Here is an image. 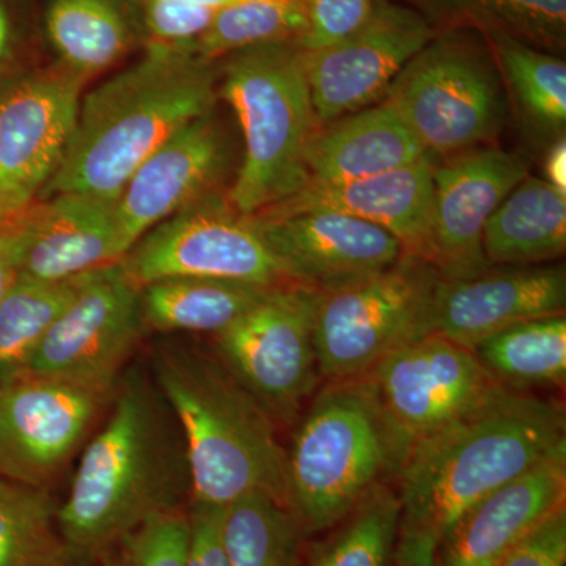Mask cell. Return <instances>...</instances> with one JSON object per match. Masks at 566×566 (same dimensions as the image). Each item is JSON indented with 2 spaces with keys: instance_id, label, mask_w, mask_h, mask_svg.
I'll list each match as a JSON object with an SVG mask.
<instances>
[{
  "instance_id": "29",
  "label": "cell",
  "mask_w": 566,
  "mask_h": 566,
  "mask_svg": "<svg viewBox=\"0 0 566 566\" xmlns=\"http://www.w3.org/2000/svg\"><path fill=\"white\" fill-rule=\"evenodd\" d=\"M474 353L495 381L512 389L560 385L566 378V316L516 324L486 338Z\"/></svg>"
},
{
  "instance_id": "19",
  "label": "cell",
  "mask_w": 566,
  "mask_h": 566,
  "mask_svg": "<svg viewBox=\"0 0 566 566\" xmlns=\"http://www.w3.org/2000/svg\"><path fill=\"white\" fill-rule=\"evenodd\" d=\"M226 145L210 114L164 142L132 175L117 200L123 252L156 226L208 196L226 166Z\"/></svg>"
},
{
  "instance_id": "5",
  "label": "cell",
  "mask_w": 566,
  "mask_h": 566,
  "mask_svg": "<svg viewBox=\"0 0 566 566\" xmlns=\"http://www.w3.org/2000/svg\"><path fill=\"white\" fill-rule=\"evenodd\" d=\"M222 61L221 93L244 137L243 164L227 200L252 218L308 185V153L323 125L297 41L256 44Z\"/></svg>"
},
{
  "instance_id": "45",
  "label": "cell",
  "mask_w": 566,
  "mask_h": 566,
  "mask_svg": "<svg viewBox=\"0 0 566 566\" xmlns=\"http://www.w3.org/2000/svg\"><path fill=\"white\" fill-rule=\"evenodd\" d=\"M14 214H7V212H3L0 210V227L3 226L7 221H10L11 218H13Z\"/></svg>"
},
{
  "instance_id": "42",
  "label": "cell",
  "mask_w": 566,
  "mask_h": 566,
  "mask_svg": "<svg viewBox=\"0 0 566 566\" xmlns=\"http://www.w3.org/2000/svg\"><path fill=\"white\" fill-rule=\"evenodd\" d=\"M14 20L7 0H0V66L9 57L14 40Z\"/></svg>"
},
{
  "instance_id": "41",
  "label": "cell",
  "mask_w": 566,
  "mask_h": 566,
  "mask_svg": "<svg viewBox=\"0 0 566 566\" xmlns=\"http://www.w3.org/2000/svg\"><path fill=\"white\" fill-rule=\"evenodd\" d=\"M545 180L566 192V140L565 137L553 142L546 153Z\"/></svg>"
},
{
  "instance_id": "10",
  "label": "cell",
  "mask_w": 566,
  "mask_h": 566,
  "mask_svg": "<svg viewBox=\"0 0 566 566\" xmlns=\"http://www.w3.org/2000/svg\"><path fill=\"white\" fill-rule=\"evenodd\" d=\"M120 264L139 289L167 277L223 279L271 289L293 283L252 219L214 196L156 226Z\"/></svg>"
},
{
  "instance_id": "20",
  "label": "cell",
  "mask_w": 566,
  "mask_h": 566,
  "mask_svg": "<svg viewBox=\"0 0 566 566\" xmlns=\"http://www.w3.org/2000/svg\"><path fill=\"white\" fill-rule=\"evenodd\" d=\"M566 442L483 499L439 547L433 566H497L566 509Z\"/></svg>"
},
{
  "instance_id": "2",
  "label": "cell",
  "mask_w": 566,
  "mask_h": 566,
  "mask_svg": "<svg viewBox=\"0 0 566 566\" xmlns=\"http://www.w3.org/2000/svg\"><path fill=\"white\" fill-rule=\"evenodd\" d=\"M191 474L172 408L145 371L117 385L109 417L82 452L59 526L76 564L117 553L145 524L188 509Z\"/></svg>"
},
{
  "instance_id": "3",
  "label": "cell",
  "mask_w": 566,
  "mask_h": 566,
  "mask_svg": "<svg viewBox=\"0 0 566 566\" xmlns=\"http://www.w3.org/2000/svg\"><path fill=\"white\" fill-rule=\"evenodd\" d=\"M214 63L196 46L147 41L144 55L88 93L48 197L84 192L118 199L153 151L216 102Z\"/></svg>"
},
{
  "instance_id": "39",
  "label": "cell",
  "mask_w": 566,
  "mask_h": 566,
  "mask_svg": "<svg viewBox=\"0 0 566 566\" xmlns=\"http://www.w3.org/2000/svg\"><path fill=\"white\" fill-rule=\"evenodd\" d=\"M566 509L549 517L497 566H565Z\"/></svg>"
},
{
  "instance_id": "8",
  "label": "cell",
  "mask_w": 566,
  "mask_h": 566,
  "mask_svg": "<svg viewBox=\"0 0 566 566\" xmlns=\"http://www.w3.org/2000/svg\"><path fill=\"white\" fill-rule=\"evenodd\" d=\"M441 279L430 263L403 253L379 273L319 292L314 326L319 376L359 378L394 349L430 334Z\"/></svg>"
},
{
  "instance_id": "37",
  "label": "cell",
  "mask_w": 566,
  "mask_h": 566,
  "mask_svg": "<svg viewBox=\"0 0 566 566\" xmlns=\"http://www.w3.org/2000/svg\"><path fill=\"white\" fill-rule=\"evenodd\" d=\"M216 11L185 0H144L145 35L153 43L196 46Z\"/></svg>"
},
{
  "instance_id": "27",
  "label": "cell",
  "mask_w": 566,
  "mask_h": 566,
  "mask_svg": "<svg viewBox=\"0 0 566 566\" xmlns=\"http://www.w3.org/2000/svg\"><path fill=\"white\" fill-rule=\"evenodd\" d=\"M273 289L223 279L167 277L142 286V314L145 327L159 333L218 335Z\"/></svg>"
},
{
  "instance_id": "30",
  "label": "cell",
  "mask_w": 566,
  "mask_h": 566,
  "mask_svg": "<svg viewBox=\"0 0 566 566\" xmlns=\"http://www.w3.org/2000/svg\"><path fill=\"white\" fill-rule=\"evenodd\" d=\"M222 532L230 566H301L307 534L274 495L252 493L226 506Z\"/></svg>"
},
{
  "instance_id": "38",
  "label": "cell",
  "mask_w": 566,
  "mask_h": 566,
  "mask_svg": "<svg viewBox=\"0 0 566 566\" xmlns=\"http://www.w3.org/2000/svg\"><path fill=\"white\" fill-rule=\"evenodd\" d=\"M221 506L189 504V535L182 566H230L223 545Z\"/></svg>"
},
{
  "instance_id": "32",
  "label": "cell",
  "mask_w": 566,
  "mask_h": 566,
  "mask_svg": "<svg viewBox=\"0 0 566 566\" xmlns=\"http://www.w3.org/2000/svg\"><path fill=\"white\" fill-rule=\"evenodd\" d=\"M82 275L61 282L18 279L0 304V381L28 370L41 342L76 296Z\"/></svg>"
},
{
  "instance_id": "7",
  "label": "cell",
  "mask_w": 566,
  "mask_h": 566,
  "mask_svg": "<svg viewBox=\"0 0 566 566\" xmlns=\"http://www.w3.org/2000/svg\"><path fill=\"white\" fill-rule=\"evenodd\" d=\"M382 102L433 164L491 147L506 117L501 73L475 32L438 33L395 77Z\"/></svg>"
},
{
  "instance_id": "23",
  "label": "cell",
  "mask_w": 566,
  "mask_h": 566,
  "mask_svg": "<svg viewBox=\"0 0 566 566\" xmlns=\"http://www.w3.org/2000/svg\"><path fill=\"white\" fill-rule=\"evenodd\" d=\"M424 158L400 115L379 102L323 126L308 153V185L364 180Z\"/></svg>"
},
{
  "instance_id": "17",
  "label": "cell",
  "mask_w": 566,
  "mask_h": 566,
  "mask_svg": "<svg viewBox=\"0 0 566 566\" xmlns=\"http://www.w3.org/2000/svg\"><path fill=\"white\" fill-rule=\"evenodd\" d=\"M251 219L290 281L318 292L379 273L405 253L392 233L344 212H262Z\"/></svg>"
},
{
  "instance_id": "22",
  "label": "cell",
  "mask_w": 566,
  "mask_h": 566,
  "mask_svg": "<svg viewBox=\"0 0 566 566\" xmlns=\"http://www.w3.org/2000/svg\"><path fill=\"white\" fill-rule=\"evenodd\" d=\"M433 175L434 164L424 158L411 166L364 180L305 186L292 199L263 212H344L381 227L401 241L405 253H416L430 222Z\"/></svg>"
},
{
  "instance_id": "11",
  "label": "cell",
  "mask_w": 566,
  "mask_h": 566,
  "mask_svg": "<svg viewBox=\"0 0 566 566\" xmlns=\"http://www.w3.org/2000/svg\"><path fill=\"white\" fill-rule=\"evenodd\" d=\"M364 376L389 431L397 472L416 442L471 411L501 385L472 349L439 335L401 345Z\"/></svg>"
},
{
  "instance_id": "4",
  "label": "cell",
  "mask_w": 566,
  "mask_h": 566,
  "mask_svg": "<svg viewBox=\"0 0 566 566\" xmlns=\"http://www.w3.org/2000/svg\"><path fill=\"white\" fill-rule=\"evenodd\" d=\"M151 368L185 438L189 504L226 509L244 495L268 493L289 506L277 422L218 354L161 345L153 349Z\"/></svg>"
},
{
  "instance_id": "9",
  "label": "cell",
  "mask_w": 566,
  "mask_h": 566,
  "mask_svg": "<svg viewBox=\"0 0 566 566\" xmlns=\"http://www.w3.org/2000/svg\"><path fill=\"white\" fill-rule=\"evenodd\" d=\"M312 286H275L216 335L219 359L277 423H292L318 385Z\"/></svg>"
},
{
  "instance_id": "16",
  "label": "cell",
  "mask_w": 566,
  "mask_h": 566,
  "mask_svg": "<svg viewBox=\"0 0 566 566\" xmlns=\"http://www.w3.org/2000/svg\"><path fill=\"white\" fill-rule=\"evenodd\" d=\"M527 175L520 155L494 145L434 166L430 222L411 255L430 263L444 279L485 273L491 268L483 253L488 219Z\"/></svg>"
},
{
  "instance_id": "26",
  "label": "cell",
  "mask_w": 566,
  "mask_h": 566,
  "mask_svg": "<svg viewBox=\"0 0 566 566\" xmlns=\"http://www.w3.org/2000/svg\"><path fill=\"white\" fill-rule=\"evenodd\" d=\"M436 32H475L523 41L551 54L566 50V0H397Z\"/></svg>"
},
{
  "instance_id": "25",
  "label": "cell",
  "mask_w": 566,
  "mask_h": 566,
  "mask_svg": "<svg viewBox=\"0 0 566 566\" xmlns=\"http://www.w3.org/2000/svg\"><path fill=\"white\" fill-rule=\"evenodd\" d=\"M566 249V192L545 178L527 177L495 208L483 230L490 266H528Z\"/></svg>"
},
{
  "instance_id": "33",
  "label": "cell",
  "mask_w": 566,
  "mask_h": 566,
  "mask_svg": "<svg viewBox=\"0 0 566 566\" xmlns=\"http://www.w3.org/2000/svg\"><path fill=\"white\" fill-rule=\"evenodd\" d=\"M397 493L379 483L312 553L308 566H394Z\"/></svg>"
},
{
  "instance_id": "36",
  "label": "cell",
  "mask_w": 566,
  "mask_h": 566,
  "mask_svg": "<svg viewBox=\"0 0 566 566\" xmlns=\"http://www.w3.org/2000/svg\"><path fill=\"white\" fill-rule=\"evenodd\" d=\"M375 0H304V51H318L356 32L370 17Z\"/></svg>"
},
{
  "instance_id": "21",
  "label": "cell",
  "mask_w": 566,
  "mask_h": 566,
  "mask_svg": "<svg viewBox=\"0 0 566 566\" xmlns=\"http://www.w3.org/2000/svg\"><path fill=\"white\" fill-rule=\"evenodd\" d=\"M117 200L65 192L29 208V240L20 277L61 282L120 263Z\"/></svg>"
},
{
  "instance_id": "1",
  "label": "cell",
  "mask_w": 566,
  "mask_h": 566,
  "mask_svg": "<svg viewBox=\"0 0 566 566\" xmlns=\"http://www.w3.org/2000/svg\"><path fill=\"white\" fill-rule=\"evenodd\" d=\"M565 411L499 385L485 400L409 449L398 469L394 566H433L476 504L566 442Z\"/></svg>"
},
{
  "instance_id": "31",
  "label": "cell",
  "mask_w": 566,
  "mask_h": 566,
  "mask_svg": "<svg viewBox=\"0 0 566 566\" xmlns=\"http://www.w3.org/2000/svg\"><path fill=\"white\" fill-rule=\"evenodd\" d=\"M50 488L0 479V566H76Z\"/></svg>"
},
{
  "instance_id": "28",
  "label": "cell",
  "mask_w": 566,
  "mask_h": 566,
  "mask_svg": "<svg viewBox=\"0 0 566 566\" xmlns=\"http://www.w3.org/2000/svg\"><path fill=\"white\" fill-rule=\"evenodd\" d=\"M517 117L527 132L549 144L566 126V63L560 55L510 36H483Z\"/></svg>"
},
{
  "instance_id": "43",
  "label": "cell",
  "mask_w": 566,
  "mask_h": 566,
  "mask_svg": "<svg viewBox=\"0 0 566 566\" xmlns=\"http://www.w3.org/2000/svg\"><path fill=\"white\" fill-rule=\"evenodd\" d=\"M76 566H132L129 558L123 553V549H118L117 553L109 554V556L99 558V560L88 562V564H80Z\"/></svg>"
},
{
  "instance_id": "40",
  "label": "cell",
  "mask_w": 566,
  "mask_h": 566,
  "mask_svg": "<svg viewBox=\"0 0 566 566\" xmlns=\"http://www.w3.org/2000/svg\"><path fill=\"white\" fill-rule=\"evenodd\" d=\"M28 240L29 208H25L0 227V304L20 279Z\"/></svg>"
},
{
  "instance_id": "35",
  "label": "cell",
  "mask_w": 566,
  "mask_h": 566,
  "mask_svg": "<svg viewBox=\"0 0 566 566\" xmlns=\"http://www.w3.org/2000/svg\"><path fill=\"white\" fill-rule=\"evenodd\" d=\"M188 535V509H185L145 524L122 549L132 566H182Z\"/></svg>"
},
{
  "instance_id": "44",
  "label": "cell",
  "mask_w": 566,
  "mask_h": 566,
  "mask_svg": "<svg viewBox=\"0 0 566 566\" xmlns=\"http://www.w3.org/2000/svg\"><path fill=\"white\" fill-rule=\"evenodd\" d=\"M185 2L193 3V6L207 7L211 10H221L223 7L232 6L238 0H185Z\"/></svg>"
},
{
  "instance_id": "13",
  "label": "cell",
  "mask_w": 566,
  "mask_h": 566,
  "mask_svg": "<svg viewBox=\"0 0 566 566\" xmlns=\"http://www.w3.org/2000/svg\"><path fill=\"white\" fill-rule=\"evenodd\" d=\"M144 329L139 286L120 263L99 268L82 275L25 371L117 386Z\"/></svg>"
},
{
  "instance_id": "18",
  "label": "cell",
  "mask_w": 566,
  "mask_h": 566,
  "mask_svg": "<svg viewBox=\"0 0 566 566\" xmlns=\"http://www.w3.org/2000/svg\"><path fill=\"white\" fill-rule=\"evenodd\" d=\"M564 268L517 266L438 283L430 334L474 352L486 338L531 319L564 315Z\"/></svg>"
},
{
  "instance_id": "14",
  "label": "cell",
  "mask_w": 566,
  "mask_h": 566,
  "mask_svg": "<svg viewBox=\"0 0 566 566\" xmlns=\"http://www.w3.org/2000/svg\"><path fill=\"white\" fill-rule=\"evenodd\" d=\"M438 32L397 0H375L368 20L352 35L304 51L305 74L322 125L382 102L412 57Z\"/></svg>"
},
{
  "instance_id": "12",
  "label": "cell",
  "mask_w": 566,
  "mask_h": 566,
  "mask_svg": "<svg viewBox=\"0 0 566 566\" xmlns=\"http://www.w3.org/2000/svg\"><path fill=\"white\" fill-rule=\"evenodd\" d=\"M115 392L117 386L31 371L0 381V479L50 486Z\"/></svg>"
},
{
  "instance_id": "15",
  "label": "cell",
  "mask_w": 566,
  "mask_h": 566,
  "mask_svg": "<svg viewBox=\"0 0 566 566\" xmlns=\"http://www.w3.org/2000/svg\"><path fill=\"white\" fill-rule=\"evenodd\" d=\"M85 81L59 65L0 88V210L7 214L29 208L57 172Z\"/></svg>"
},
{
  "instance_id": "24",
  "label": "cell",
  "mask_w": 566,
  "mask_h": 566,
  "mask_svg": "<svg viewBox=\"0 0 566 566\" xmlns=\"http://www.w3.org/2000/svg\"><path fill=\"white\" fill-rule=\"evenodd\" d=\"M44 31L61 65L87 80L145 35L144 0H48Z\"/></svg>"
},
{
  "instance_id": "6",
  "label": "cell",
  "mask_w": 566,
  "mask_h": 566,
  "mask_svg": "<svg viewBox=\"0 0 566 566\" xmlns=\"http://www.w3.org/2000/svg\"><path fill=\"white\" fill-rule=\"evenodd\" d=\"M386 474H397V461L370 382L329 381L286 450L290 510L305 534L329 531Z\"/></svg>"
},
{
  "instance_id": "34",
  "label": "cell",
  "mask_w": 566,
  "mask_h": 566,
  "mask_svg": "<svg viewBox=\"0 0 566 566\" xmlns=\"http://www.w3.org/2000/svg\"><path fill=\"white\" fill-rule=\"evenodd\" d=\"M304 31V0H238L216 11L196 52L202 61L216 63L256 44L300 41Z\"/></svg>"
}]
</instances>
